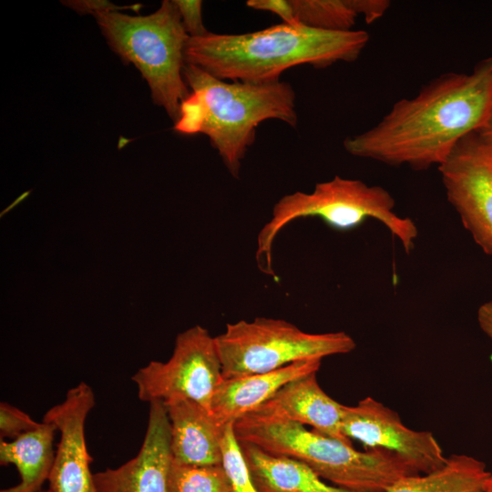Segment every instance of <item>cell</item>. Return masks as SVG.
Masks as SVG:
<instances>
[{
    "label": "cell",
    "instance_id": "8992f818",
    "mask_svg": "<svg viewBox=\"0 0 492 492\" xmlns=\"http://www.w3.org/2000/svg\"><path fill=\"white\" fill-rule=\"evenodd\" d=\"M94 17L111 49L140 71L153 102L175 123L190 90L183 76L184 50L190 36L174 1H162L159 8L148 15L110 12Z\"/></svg>",
    "mask_w": 492,
    "mask_h": 492
},
{
    "label": "cell",
    "instance_id": "603a6c76",
    "mask_svg": "<svg viewBox=\"0 0 492 492\" xmlns=\"http://www.w3.org/2000/svg\"><path fill=\"white\" fill-rule=\"evenodd\" d=\"M173 1L179 12L183 26L190 37L204 36L209 33L202 21L201 1Z\"/></svg>",
    "mask_w": 492,
    "mask_h": 492
},
{
    "label": "cell",
    "instance_id": "484cf974",
    "mask_svg": "<svg viewBox=\"0 0 492 492\" xmlns=\"http://www.w3.org/2000/svg\"><path fill=\"white\" fill-rule=\"evenodd\" d=\"M354 2L359 15L367 24L381 18L391 5L390 1L387 0H354Z\"/></svg>",
    "mask_w": 492,
    "mask_h": 492
},
{
    "label": "cell",
    "instance_id": "3957f363",
    "mask_svg": "<svg viewBox=\"0 0 492 492\" xmlns=\"http://www.w3.org/2000/svg\"><path fill=\"white\" fill-rule=\"evenodd\" d=\"M183 76L190 94L180 105L174 129L206 135L236 179L260 123L278 119L297 126L296 95L287 82H227L190 64Z\"/></svg>",
    "mask_w": 492,
    "mask_h": 492
},
{
    "label": "cell",
    "instance_id": "ffe728a7",
    "mask_svg": "<svg viewBox=\"0 0 492 492\" xmlns=\"http://www.w3.org/2000/svg\"><path fill=\"white\" fill-rule=\"evenodd\" d=\"M168 492H231L222 464L186 465L171 461Z\"/></svg>",
    "mask_w": 492,
    "mask_h": 492
},
{
    "label": "cell",
    "instance_id": "83f0119b",
    "mask_svg": "<svg viewBox=\"0 0 492 492\" xmlns=\"http://www.w3.org/2000/svg\"><path fill=\"white\" fill-rule=\"evenodd\" d=\"M476 133L484 143L492 148V102L485 122Z\"/></svg>",
    "mask_w": 492,
    "mask_h": 492
},
{
    "label": "cell",
    "instance_id": "7402d4cb",
    "mask_svg": "<svg viewBox=\"0 0 492 492\" xmlns=\"http://www.w3.org/2000/svg\"><path fill=\"white\" fill-rule=\"evenodd\" d=\"M41 422L32 419L19 408L5 403L0 404V438L11 440L32 431L40 425Z\"/></svg>",
    "mask_w": 492,
    "mask_h": 492
},
{
    "label": "cell",
    "instance_id": "4fadbf2b",
    "mask_svg": "<svg viewBox=\"0 0 492 492\" xmlns=\"http://www.w3.org/2000/svg\"><path fill=\"white\" fill-rule=\"evenodd\" d=\"M322 359L300 360L272 372L237 378H223L210 404L216 422L225 426L234 424L271 399L287 383L317 373Z\"/></svg>",
    "mask_w": 492,
    "mask_h": 492
},
{
    "label": "cell",
    "instance_id": "4316f807",
    "mask_svg": "<svg viewBox=\"0 0 492 492\" xmlns=\"http://www.w3.org/2000/svg\"><path fill=\"white\" fill-rule=\"evenodd\" d=\"M477 321L481 330L492 341V301L487 302L479 307Z\"/></svg>",
    "mask_w": 492,
    "mask_h": 492
},
{
    "label": "cell",
    "instance_id": "d4e9b609",
    "mask_svg": "<svg viewBox=\"0 0 492 492\" xmlns=\"http://www.w3.org/2000/svg\"><path fill=\"white\" fill-rule=\"evenodd\" d=\"M246 5L255 10L268 11L282 19L283 23L296 26L294 13L290 0H249Z\"/></svg>",
    "mask_w": 492,
    "mask_h": 492
},
{
    "label": "cell",
    "instance_id": "277c9868",
    "mask_svg": "<svg viewBox=\"0 0 492 492\" xmlns=\"http://www.w3.org/2000/svg\"><path fill=\"white\" fill-rule=\"evenodd\" d=\"M234 432L239 442L300 460L322 479L351 492H386L399 478L417 475L391 452L358 451L353 445L261 409L237 420Z\"/></svg>",
    "mask_w": 492,
    "mask_h": 492
},
{
    "label": "cell",
    "instance_id": "f1b7e54d",
    "mask_svg": "<svg viewBox=\"0 0 492 492\" xmlns=\"http://www.w3.org/2000/svg\"><path fill=\"white\" fill-rule=\"evenodd\" d=\"M485 492H492V474L486 483Z\"/></svg>",
    "mask_w": 492,
    "mask_h": 492
},
{
    "label": "cell",
    "instance_id": "52a82bcc",
    "mask_svg": "<svg viewBox=\"0 0 492 492\" xmlns=\"http://www.w3.org/2000/svg\"><path fill=\"white\" fill-rule=\"evenodd\" d=\"M215 342L226 379L272 372L300 360L347 354L356 347L344 332L310 333L285 320L266 317L228 323Z\"/></svg>",
    "mask_w": 492,
    "mask_h": 492
},
{
    "label": "cell",
    "instance_id": "8fae6325",
    "mask_svg": "<svg viewBox=\"0 0 492 492\" xmlns=\"http://www.w3.org/2000/svg\"><path fill=\"white\" fill-rule=\"evenodd\" d=\"M95 405V395L85 382L70 388L60 404L52 406L43 419L53 422L59 434L56 457L48 482L51 492H98L90 469L85 425Z\"/></svg>",
    "mask_w": 492,
    "mask_h": 492
},
{
    "label": "cell",
    "instance_id": "ac0fdd59",
    "mask_svg": "<svg viewBox=\"0 0 492 492\" xmlns=\"http://www.w3.org/2000/svg\"><path fill=\"white\" fill-rule=\"evenodd\" d=\"M491 474L481 460L464 454H453L439 469L403 477L386 492H485Z\"/></svg>",
    "mask_w": 492,
    "mask_h": 492
},
{
    "label": "cell",
    "instance_id": "f546056e",
    "mask_svg": "<svg viewBox=\"0 0 492 492\" xmlns=\"http://www.w3.org/2000/svg\"><path fill=\"white\" fill-rule=\"evenodd\" d=\"M38 492H51V491H50V489H46V490H43V489H42V490H40V491H38Z\"/></svg>",
    "mask_w": 492,
    "mask_h": 492
},
{
    "label": "cell",
    "instance_id": "6da1fadb",
    "mask_svg": "<svg viewBox=\"0 0 492 492\" xmlns=\"http://www.w3.org/2000/svg\"><path fill=\"white\" fill-rule=\"evenodd\" d=\"M492 102V57L470 74L448 73L411 98L398 100L370 129L347 138L355 157L415 170L442 165L458 143L477 132Z\"/></svg>",
    "mask_w": 492,
    "mask_h": 492
},
{
    "label": "cell",
    "instance_id": "44dd1931",
    "mask_svg": "<svg viewBox=\"0 0 492 492\" xmlns=\"http://www.w3.org/2000/svg\"><path fill=\"white\" fill-rule=\"evenodd\" d=\"M222 466L231 482V492H261L255 486L244 459L234 424L225 425L221 438Z\"/></svg>",
    "mask_w": 492,
    "mask_h": 492
},
{
    "label": "cell",
    "instance_id": "cb8c5ba5",
    "mask_svg": "<svg viewBox=\"0 0 492 492\" xmlns=\"http://www.w3.org/2000/svg\"><path fill=\"white\" fill-rule=\"evenodd\" d=\"M61 3L80 15L91 14L93 15L99 13L119 12L126 9L138 11L142 7L139 4L119 6L107 0H68Z\"/></svg>",
    "mask_w": 492,
    "mask_h": 492
},
{
    "label": "cell",
    "instance_id": "5b68a950",
    "mask_svg": "<svg viewBox=\"0 0 492 492\" xmlns=\"http://www.w3.org/2000/svg\"><path fill=\"white\" fill-rule=\"evenodd\" d=\"M395 201L384 188L359 179L335 176L317 183L312 192L295 191L282 197L273 206L270 220L259 231L256 259L267 274H273L272 246L279 232L301 218H319L329 227L346 231L367 219L380 221L410 252L418 230L408 217L395 212Z\"/></svg>",
    "mask_w": 492,
    "mask_h": 492
},
{
    "label": "cell",
    "instance_id": "7a4b0ae2",
    "mask_svg": "<svg viewBox=\"0 0 492 492\" xmlns=\"http://www.w3.org/2000/svg\"><path fill=\"white\" fill-rule=\"evenodd\" d=\"M369 41L364 30L330 32L286 23L245 34H215L189 37L186 64L222 79L248 83L280 80L299 65L326 67L355 61Z\"/></svg>",
    "mask_w": 492,
    "mask_h": 492
},
{
    "label": "cell",
    "instance_id": "9a60e30c",
    "mask_svg": "<svg viewBox=\"0 0 492 492\" xmlns=\"http://www.w3.org/2000/svg\"><path fill=\"white\" fill-rule=\"evenodd\" d=\"M317 373L294 379L283 385L261 409L352 445L342 432L343 405L330 397L320 386Z\"/></svg>",
    "mask_w": 492,
    "mask_h": 492
},
{
    "label": "cell",
    "instance_id": "e0dca14e",
    "mask_svg": "<svg viewBox=\"0 0 492 492\" xmlns=\"http://www.w3.org/2000/svg\"><path fill=\"white\" fill-rule=\"evenodd\" d=\"M240 444L252 480L261 492H351L328 485L300 460L269 453L250 443Z\"/></svg>",
    "mask_w": 492,
    "mask_h": 492
},
{
    "label": "cell",
    "instance_id": "ba28073f",
    "mask_svg": "<svg viewBox=\"0 0 492 492\" xmlns=\"http://www.w3.org/2000/svg\"><path fill=\"white\" fill-rule=\"evenodd\" d=\"M143 402L184 398L210 411L213 395L223 379L215 337L200 325L179 333L166 362L151 361L132 376Z\"/></svg>",
    "mask_w": 492,
    "mask_h": 492
},
{
    "label": "cell",
    "instance_id": "30bf717a",
    "mask_svg": "<svg viewBox=\"0 0 492 492\" xmlns=\"http://www.w3.org/2000/svg\"><path fill=\"white\" fill-rule=\"evenodd\" d=\"M342 432L368 448H381L399 456L415 473L442 467L446 458L435 436L405 426L399 415L367 396L355 405L343 406Z\"/></svg>",
    "mask_w": 492,
    "mask_h": 492
},
{
    "label": "cell",
    "instance_id": "9c48e42d",
    "mask_svg": "<svg viewBox=\"0 0 492 492\" xmlns=\"http://www.w3.org/2000/svg\"><path fill=\"white\" fill-rule=\"evenodd\" d=\"M449 203L485 253L492 256V148L476 132L438 167Z\"/></svg>",
    "mask_w": 492,
    "mask_h": 492
},
{
    "label": "cell",
    "instance_id": "5bb4252c",
    "mask_svg": "<svg viewBox=\"0 0 492 492\" xmlns=\"http://www.w3.org/2000/svg\"><path fill=\"white\" fill-rule=\"evenodd\" d=\"M164 405L170 426L172 460L197 466L222 464L221 438L225 426L216 422L210 411L184 398Z\"/></svg>",
    "mask_w": 492,
    "mask_h": 492
},
{
    "label": "cell",
    "instance_id": "d6986e66",
    "mask_svg": "<svg viewBox=\"0 0 492 492\" xmlns=\"http://www.w3.org/2000/svg\"><path fill=\"white\" fill-rule=\"evenodd\" d=\"M290 3L299 24L323 31H351L360 16L354 0H290Z\"/></svg>",
    "mask_w": 492,
    "mask_h": 492
},
{
    "label": "cell",
    "instance_id": "2e32d148",
    "mask_svg": "<svg viewBox=\"0 0 492 492\" xmlns=\"http://www.w3.org/2000/svg\"><path fill=\"white\" fill-rule=\"evenodd\" d=\"M57 431L53 422L43 419L40 425L32 431L10 441L0 440V465H14L20 477L18 484L0 492L42 490L54 465V438Z\"/></svg>",
    "mask_w": 492,
    "mask_h": 492
},
{
    "label": "cell",
    "instance_id": "7c38bea8",
    "mask_svg": "<svg viewBox=\"0 0 492 492\" xmlns=\"http://www.w3.org/2000/svg\"><path fill=\"white\" fill-rule=\"evenodd\" d=\"M149 404L147 430L138 453L118 467L95 473L98 492H168L172 461L168 412L163 402Z\"/></svg>",
    "mask_w": 492,
    "mask_h": 492
}]
</instances>
